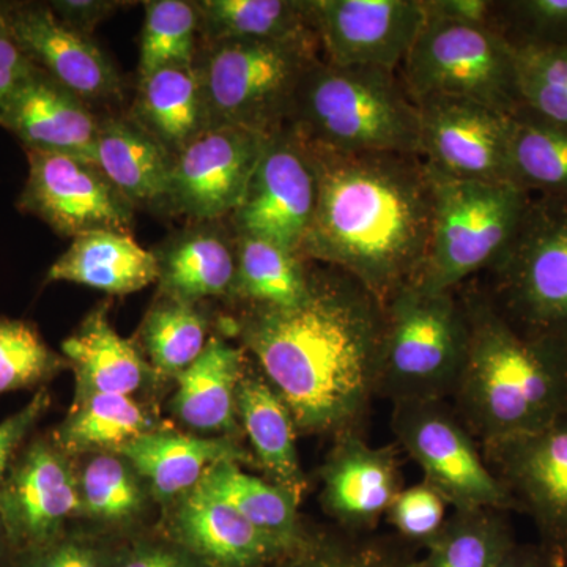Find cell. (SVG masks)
I'll return each instance as SVG.
<instances>
[{"label": "cell", "mask_w": 567, "mask_h": 567, "mask_svg": "<svg viewBox=\"0 0 567 567\" xmlns=\"http://www.w3.org/2000/svg\"><path fill=\"white\" fill-rule=\"evenodd\" d=\"M235 327L295 427L353 432L379 386L385 333V306L363 284L328 265L311 268L301 303L251 306Z\"/></svg>", "instance_id": "cell-1"}, {"label": "cell", "mask_w": 567, "mask_h": 567, "mask_svg": "<svg viewBox=\"0 0 567 567\" xmlns=\"http://www.w3.org/2000/svg\"><path fill=\"white\" fill-rule=\"evenodd\" d=\"M303 144L319 197L301 256L346 271L385 306L421 278L427 260V167L417 155L339 153Z\"/></svg>", "instance_id": "cell-2"}, {"label": "cell", "mask_w": 567, "mask_h": 567, "mask_svg": "<svg viewBox=\"0 0 567 567\" xmlns=\"http://www.w3.org/2000/svg\"><path fill=\"white\" fill-rule=\"evenodd\" d=\"M468 349L456 386L466 427L483 445L567 417V349L528 338L484 295L462 298Z\"/></svg>", "instance_id": "cell-3"}, {"label": "cell", "mask_w": 567, "mask_h": 567, "mask_svg": "<svg viewBox=\"0 0 567 567\" xmlns=\"http://www.w3.org/2000/svg\"><path fill=\"white\" fill-rule=\"evenodd\" d=\"M287 125L327 151L421 156L420 111L395 71L320 59L301 81Z\"/></svg>", "instance_id": "cell-4"}, {"label": "cell", "mask_w": 567, "mask_h": 567, "mask_svg": "<svg viewBox=\"0 0 567 567\" xmlns=\"http://www.w3.org/2000/svg\"><path fill=\"white\" fill-rule=\"evenodd\" d=\"M205 44L203 59L194 65L203 80L212 126L264 136L287 125L301 81L323 59L317 33Z\"/></svg>", "instance_id": "cell-5"}, {"label": "cell", "mask_w": 567, "mask_h": 567, "mask_svg": "<svg viewBox=\"0 0 567 567\" xmlns=\"http://www.w3.org/2000/svg\"><path fill=\"white\" fill-rule=\"evenodd\" d=\"M468 349L464 301L410 284L385 305L379 386L399 402L443 401L454 394Z\"/></svg>", "instance_id": "cell-6"}, {"label": "cell", "mask_w": 567, "mask_h": 567, "mask_svg": "<svg viewBox=\"0 0 567 567\" xmlns=\"http://www.w3.org/2000/svg\"><path fill=\"white\" fill-rule=\"evenodd\" d=\"M427 174L431 245L415 284L429 292H453L505 251L533 196L514 183L464 181L431 167Z\"/></svg>", "instance_id": "cell-7"}, {"label": "cell", "mask_w": 567, "mask_h": 567, "mask_svg": "<svg viewBox=\"0 0 567 567\" xmlns=\"http://www.w3.org/2000/svg\"><path fill=\"white\" fill-rule=\"evenodd\" d=\"M496 311L522 334L567 349V199L533 196L491 267Z\"/></svg>", "instance_id": "cell-8"}, {"label": "cell", "mask_w": 567, "mask_h": 567, "mask_svg": "<svg viewBox=\"0 0 567 567\" xmlns=\"http://www.w3.org/2000/svg\"><path fill=\"white\" fill-rule=\"evenodd\" d=\"M401 71V80L415 103L431 96H451L506 115L520 110L514 47L496 29L425 17Z\"/></svg>", "instance_id": "cell-9"}, {"label": "cell", "mask_w": 567, "mask_h": 567, "mask_svg": "<svg viewBox=\"0 0 567 567\" xmlns=\"http://www.w3.org/2000/svg\"><path fill=\"white\" fill-rule=\"evenodd\" d=\"M393 431L423 470L424 483L454 509L518 511L513 496L481 456L464 421L457 420L443 401L394 404Z\"/></svg>", "instance_id": "cell-10"}, {"label": "cell", "mask_w": 567, "mask_h": 567, "mask_svg": "<svg viewBox=\"0 0 567 567\" xmlns=\"http://www.w3.org/2000/svg\"><path fill=\"white\" fill-rule=\"evenodd\" d=\"M319 197L303 141L289 125L271 134L244 200L230 216L235 235H251L300 254Z\"/></svg>", "instance_id": "cell-11"}, {"label": "cell", "mask_w": 567, "mask_h": 567, "mask_svg": "<svg viewBox=\"0 0 567 567\" xmlns=\"http://www.w3.org/2000/svg\"><path fill=\"white\" fill-rule=\"evenodd\" d=\"M270 136L210 126L174 156L163 208L194 224L233 216Z\"/></svg>", "instance_id": "cell-12"}, {"label": "cell", "mask_w": 567, "mask_h": 567, "mask_svg": "<svg viewBox=\"0 0 567 567\" xmlns=\"http://www.w3.org/2000/svg\"><path fill=\"white\" fill-rule=\"evenodd\" d=\"M29 175L18 208L61 237L96 230L130 234L134 207L93 163L61 153L25 151Z\"/></svg>", "instance_id": "cell-13"}, {"label": "cell", "mask_w": 567, "mask_h": 567, "mask_svg": "<svg viewBox=\"0 0 567 567\" xmlns=\"http://www.w3.org/2000/svg\"><path fill=\"white\" fill-rule=\"evenodd\" d=\"M484 458L520 513L535 522L540 546L567 561V417L533 434L483 445Z\"/></svg>", "instance_id": "cell-14"}, {"label": "cell", "mask_w": 567, "mask_h": 567, "mask_svg": "<svg viewBox=\"0 0 567 567\" xmlns=\"http://www.w3.org/2000/svg\"><path fill=\"white\" fill-rule=\"evenodd\" d=\"M323 59L401 70L425 22L423 0H311Z\"/></svg>", "instance_id": "cell-15"}, {"label": "cell", "mask_w": 567, "mask_h": 567, "mask_svg": "<svg viewBox=\"0 0 567 567\" xmlns=\"http://www.w3.org/2000/svg\"><path fill=\"white\" fill-rule=\"evenodd\" d=\"M416 106L425 166L464 181L513 183L511 115L451 96H431L416 102Z\"/></svg>", "instance_id": "cell-16"}, {"label": "cell", "mask_w": 567, "mask_h": 567, "mask_svg": "<svg viewBox=\"0 0 567 567\" xmlns=\"http://www.w3.org/2000/svg\"><path fill=\"white\" fill-rule=\"evenodd\" d=\"M78 513L80 487L66 454L48 439L22 447L0 484V520L14 550L21 554L58 539Z\"/></svg>", "instance_id": "cell-17"}, {"label": "cell", "mask_w": 567, "mask_h": 567, "mask_svg": "<svg viewBox=\"0 0 567 567\" xmlns=\"http://www.w3.org/2000/svg\"><path fill=\"white\" fill-rule=\"evenodd\" d=\"M11 32L29 61L91 106L117 102L123 81L95 41L71 31L50 3H3Z\"/></svg>", "instance_id": "cell-18"}, {"label": "cell", "mask_w": 567, "mask_h": 567, "mask_svg": "<svg viewBox=\"0 0 567 567\" xmlns=\"http://www.w3.org/2000/svg\"><path fill=\"white\" fill-rule=\"evenodd\" d=\"M0 126L20 140L24 151L61 153L95 164L100 117L37 66L11 96Z\"/></svg>", "instance_id": "cell-19"}, {"label": "cell", "mask_w": 567, "mask_h": 567, "mask_svg": "<svg viewBox=\"0 0 567 567\" xmlns=\"http://www.w3.org/2000/svg\"><path fill=\"white\" fill-rule=\"evenodd\" d=\"M322 477L324 507L352 532L374 527L402 491L393 447L368 445L354 432L341 435Z\"/></svg>", "instance_id": "cell-20"}, {"label": "cell", "mask_w": 567, "mask_h": 567, "mask_svg": "<svg viewBox=\"0 0 567 567\" xmlns=\"http://www.w3.org/2000/svg\"><path fill=\"white\" fill-rule=\"evenodd\" d=\"M174 536L175 544L204 567H267L287 555L271 537L199 484L183 495Z\"/></svg>", "instance_id": "cell-21"}, {"label": "cell", "mask_w": 567, "mask_h": 567, "mask_svg": "<svg viewBox=\"0 0 567 567\" xmlns=\"http://www.w3.org/2000/svg\"><path fill=\"white\" fill-rule=\"evenodd\" d=\"M62 352L76 377L73 404L96 394H133L148 374L137 346L112 327L107 303L89 312L62 342Z\"/></svg>", "instance_id": "cell-22"}, {"label": "cell", "mask_w": 567, "mask_h": 567, "mask_svg": "<svg viewBox=\"0 0 567 567\" xmlns=\"http://www.w3.org/2000/svg\"><path fill=\"white\" fill-rule=\"evenodd\" d=\"M158 279L155 251L142 248L132 234L115 230L73 238L47 275V282H74L110 295L137 292Z\"/></svg>", "instance_id": "cell-23"}, {"label": "cell", "mask_w": 567, "mask_h": 567, "mask_svg": "<svg viewBox=\"0 0 567 567\" xmlns=\"http://www.w3.org/2000/svg\"><path fill=\"white\" fill-rule=\"evenodd\" d=\"M173 159L132 115L100 118L95 166L134 208L162 207Z\"/></svg>", "instance_id": "cell-24"}, {"label": "cell", "mask_w": 567, "mask_h": 567, "mask_svg": "<svg viewBox=\"0 0 567 567\" xmlns=\"http://www.w3.org/2000/svg\"><path fill=\"white\" fill-rule=\"evenodd\" d=\"M155 256L163 297L194 305L208 297H233L235 240L213 223L194 224L174 235Z\"/></svg>", "instance_id": "cell-25"}, {"label": "cell", "mask_w": 567, "mask_h": 567, "mask_svg": "<svg viewBox=\"0 0 567 567\" xmlns=\"http://www.w3.org/2000/svg\"><path fill=\"white\" fill-rule=\"evenodd\" d=\"M118 454L151 484L159 502L188 494L212 466L241 462V447L224 439H196L177 432L152 431L123 446Z\"/></svg>", "instance_id": "cell-26"}, {"label": "cell", "mask_w": 567, "mask_h": 567, "mask_svg": "<svg viewBox=\"0 0 567 567\" xmlns=\"http://www.w3.org/2000/svg\"><path fill=\"white\" fill-rule=\"evenodd\" d=\"M130 115L174 158L212 126L196 65L171 66L141 78Z\"/></svg>", "instance_id": "cell-27"}, {"label": "cell", "mask_w": 567, "mask_h": 567, "mask_svg": "<svg viewBox=\"0 0 567 567\" xmlns=\"http://www.w3.org/2000/svg\"><path fill=\"white\" fill-rule=\"evenodd\" d=\"M175 379L174 412L183 423L203 432L233 431L244 350L219 338L208 339L204 352Z\"/></svg>", "instance_id": "cell-28"}, {"label": "cell", "mask_w": 567, "mask_h": 567, "mask_svg": "<svg viewBox=\"0 0 567 567\" xmlns=\"http://www.w3.org/2000/svg\"><path fill=\"white\" fill-rule=\"evenodd\" d=\"M237 413L268 475L300 502L306 480L295 445L297 427L281 398L260 377L244 375L237 390Z\"/></svg>", "instance_id": "cell-29"}, {"label": "cell", "mask_w": 567, "mask_h": 567, "mask_svg": "<svg viewBox=\"0 0 567 567\" xmlns=\"http://www.w3.org/2000/svg\"><path fill=\"white\" fill-rule=\"evenodd\" d=\"M199 486L233 506L252 527L271 537L287 554L308 544L309 539L298 520V499L278 484L248 475L237 462H221L212 466Z\"/></svg>", "instance_id": "cell-30"}, {"label": "cell", "mask_w": 567, "mask_h": 567, "mask_svg": "<svg viewBox=\"0 0 567 567\" xmlns=\"http://www.w3.org/2000/svg\"><path fill=\"white\" fill-rule=\"evenodd\" d=\"M205 43L284 40L316 33L311 0H196Z\"/></svg>", "instance_id": "cell-31"}, {"label": "cell", "mask_w": 567, "mask_h": 567, "mask_svg": "<svg viewBox=\"0 0 567 567\" xmlns=\"http://www.w3.org/2000/svg\"><path fill=\"white\" fill-rule=\"evenodd\" d=\"M235 254L233 297L238 300L251 306L290 308L308 297L311 268L300 254L251 235H235Z\"/></svg>", "instance_id": "cell-32"}, {"label": "cell", "mask_w": 567, "mask_h": 567, "mask_svg": "<svg viewBox=\"0 0 567 567\" xmlns=\"http://www.w3.org/2000/svg\"><path fill=\"white\" fill-rule=\"evenodd\" d=\"M511 182L532 196L567 199V125L520 107L509 117Z\"/></svg>", "instance_id": "cell-33"}, {"label": "cell", "mask_w": 567, "mask_h": 567, "mask_svg": "<svg viewBox=\"0 0 567 567\" xmlns=\"http://www.w3.org/2000/svg\"><path fill=\"white\" fill-rule=\"evenodd\" d=\"M516 546L505 511L454 509L420 567H498Z\"/></svg>", "instance_id": "cell-34"}, {"label": "cell", "mask_w": 567, "mask_h": 567, "mask_svg": "<svg viewBox=\"0 0 567 567\" xmlns=\"http://www.w3.org/2000/svg\"><path fill=\"white\" fill-rule=\"evenodd\" d=\"M152 431V417L130 395L96 394L71 406L52 442L66 456L91 450L118 453L137 436Z\"/></svg>", "instance_id": "cell-35"}, {"label": "cell", "mask_w": 567, "mask_h": 567, "mask_svg": "<svg viewBox=\"0 0 567 567\" xmlns=\"http://www.w3.org/2000/svg\"><path fill=\"white\" fill-rule=\"evenodd\" d=\"M207 319L197 305L163 297L142 322L141 338L153 368L177 375L204 352Z\"/></svg>", "instance_id": "cell-36"}, {"label": "cell", "mask_w": 567, "mask_h": 567, "mask_svg": "<svg viewBox=\"0 0 567 567\" xmlns=\"http://www.w3.org/2000/svg\"><path fill=\"white\" fill-rule=\"evenodd\" d=\"M141 35L140 80L171 66H193L197 59L199 17L193 2L151 0L144 2Z\"/></svg>", "instance_id": "cell-37"}, {"label": "cell", "mask_w": 567, "mask_h": 567, "mask_svg": "<svg viewBox=\"0 0 567 567\" xmlns=\"http://www.w3.org/2000/svg\"><path fill=\"white\" fill-rule=\"evenodd\" d=\"M66 368L35 324L0 316V395L43 386Z\"/></svg>", "instance_id": "cell-38"}, {"label": "cell", "mask_w": 567, "mask_h": 567, "mask_svg": "<svg viewBox=\"0 0 567 567\" xmlns=\"http://www.w3.org/2000/svg\"><path fill=\"white\" fill-rule=\"evenodd\" d=\"M513 47L520 107L567 125V47Z\"/></svg>", "instance_id": "cell-39"}, {"label": "cell", "mask_w": 567, "mask_h": 567, "mask_svg": "<svg viewBox=\"0 0 567 567\" xmlns=\"http://www.w3.org/2000/svg\"><path fill=\"white\" fill-rule=\"evenodd\" d=\"M81 513L96 520H130L140 513L144 494L134 468L126 458L100 454L82 470L78 480Z\"/></svg>", "instance_id": "cell-40"}, {"label": "cell", "mask_w": 567, "mask_h": 567, "mask_svg": "<svg viewBox=\"0 0 567 567\" xmlns=\"http://www.w3.org/2000/svg\"><path fill=\"white\" fill-rule=\"evenodd\" d=\"M499 31L513 44L567 47V0L498 2Z\"/></svg>", "instance_id": "cell-41"}, {"label": "cell", "mask_w": 567, "mask_h": 567, "mask_svg": "<svg viewBox=\"0 0 567 567\" xmlns=\"http://www.w3.org/2000/svg\"><path fill=\"white\" fill-rule=\"evenodd\" d=\"M267 567H410L402 555L372 543H316L284 555Z\"/></svg>", "instance_id": "cell-42"}, {"label": "cell", "mask_w": 567, "mask_h": 567, "mask_svg": "<svg viewBox=\"0 0 567 567\" xmlns=\"http://www.w3.org/2000/svg\"><path fill=\"white\" fill-rule=\"evenodd\" d=\"M446 509V499L423 481L399 492L386 514L399 535L427 547L442 532Z\"/></svg>", "instance_id": "cell-43"}, {"label": "cell", "mask_w": 567, "mask_h": 567, "mask_svg": "<svg viewBox=\"0 0 567 567\" xmlns=\"http://www.w3.org/2000/svg\"><path fill=\"white\" fill-rule=\"evenodd\" d=\"M118 554L63 533L44 546L18 554L14 567H115Z\"/></svg>", "instance_id": "cell-44"}, {"label": "cell", "mask_w": 567, "mask_h": 567, "mask_svg": "<svg viewBox=\"0 0 567 567\" xmlns=\"http://www.w3.org/2000/svg\"><path fill=\"white\" fill-rule=\"evenodd\" d=\"M51 405V395L47 388H40L31 402H28L13 415L0 423V484L9 475L11 465L24 446L25 439L32 434L37 423Z\"/></svg>", "instance_id": "cell-45"}, {"label": "cell", "mask_w": 567, "mask_h": 567, "mask_svg": "<svg viewBox=\"0 0 567 567\" xmlns=\"http://www.w3.org/2000/svg\"><path fill=\"white\" fill-rule=\"evenodd\" d=\"M33 70L35 65L29 61L14 39L3 3H0V115Z\"/></svg>", "instance_id": "cell-46"}, {"label": "cell", "mask_w": 567, "mask_h": 567, "mask_svg": "<svg viewBox=\"0 0 567 567\" xmlns=\"http://www.w3.org/2000/svg\"><path fill=\"white\" fill-rule=\"evenodd\" d=\"M423 7L427 18L468 25V28L499 31L498 2H491V0H423Z\"/></svg>", "instance_id": "cell-47"}, {"label": "cell", "mask_w": 567, "mask_h": 567, "mask_svg": "<svg viewBox=\"0 0 567 567\" xmlns=\"http://www.w3.org/2000/svg\"><path fill=\"white\" fill-rule=\"evenodd\" d=\"M125 2L115 0H54L51 10L71 31L92 39L95 29L111 18Z\"/></svg>", "instance_id": "cell-48"}, {"label": "cell", "mask_w": 567, "mask_h": 567, "mask_svg": "<svg viewBox=\"0 0 567 567\" xmlns=\"http://www.w3.org/2000/svg\"><path fill=\"white\" fill-rule=\"evenodd\" d=\"M115 567H204L178 544L140 543L118 554Z\"/></svg>", "instance_id": "cell-49"}, {"label": "cell", "mask_w": 567, "mask_h": 567, "mask_svg": "<svg viewBox=\"0 0 567 567\" xmlns=\"http://www.w3.org/2000/svg\"><path fill=\"white\" fill-rule=\"evenodd\" d=\"M498 567H559L540 544H517Z\"/></svg>", "instance_id": "cell-50"}, {"label": "cell", "mask_w": 567, "mask_h": 567, "mask_svg": "<svg viewBox=\"0 0 567 567\" xmlns=\"http://www.w3.org/2000/svg\"><path fill=\"white\" fill-rule=\"evenodd\" d=\"M18 551L14 550L9 535H7L6 527L0 520V567H14L17 566Z\"/></svg>", "instance_id": "cell-51"}]
</instances>
